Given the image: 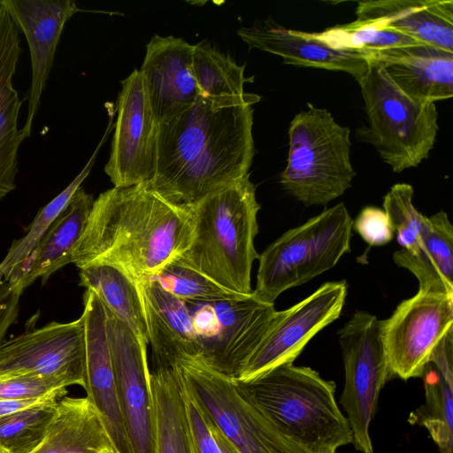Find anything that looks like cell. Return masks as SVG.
<instances>
[{
  "mask_svg": "<svg viewBox=\"0 0 453 453\" xmlns=\"http://www.w3.org/2000/svg\"><path fill=\"white\" fill-rule=\"evenodd\" d=\"M194 45L155 35L139 70L157 125L190 107L199 96L192 64Z\"/></svg>",
  "mask_w": 453,
  "mask_h": 453,
  "instance_id": "obj_18",
  "label": "cell"
},
{
  "mask_svg": "<svg viewBox=\"0 0 453 453\" xmlns=\"http://www.w3.org/2000/svg\"><path fill=\"white\" fill-rule=\"evenodd\" d=\"M21 294L20 289L7 280L0 289V343L4 342L9 327L18 317Z\"/></svg>",
  "mask_w": 453,
  "mask_h": 453,
  "instance_id": "obj_39",
  "label": "cell"
},
{
  "mask_svg": "<svg viewBox=\"0 0 453 453\" xmlns=\"http://www.w3.org/2000/svg\"><path fill=\"white\" fill-rule=\"evenodd\" d=\"M237 35L250 50L256 48L277 55L286 65L344 72L357 81L366 73L373 54L334 48L318 33L286 28L271 17L239 28Z\"/></svg>",
  "mask_w": 453,
  "mask_h": 453,
  "instance_id": "obj_19",
  "label": "cell"
},
{
  "mask_svg": "<svg viewBox=\"0 0 453 453\" xmlns=\"http://www.w3.org/2000/svg\"><path fill=\"white\" fill-rule=\"evenodd\" d=\"M93 196L81 187L51 224L36 247L7 280L21 291L35 280L44 283L59 268L72 263L73 250L87 225Z\"/></svg>",
  "mask_w": 453,
  "mask_h": 453,
  "instance_id": "obj_23",
  "label": "cell"
},
{
  "mask_svg": "<svg viewBox=\"0 0 453 453\" xmlns=\"http://www.w3.org/2000/svg\"><path fill=\"white\" fill-rule=\"evenodd\" d=\"M207 422L211 433L214 437L216 442L218 443L221 450V453H239L235 449V448L222 435V434L208 419Z\"/></svg>",
  "mask_w": 453,
  "mask_h": 453,
  "instance_id": "obj_41",
  "label": "cell"
},
{
  "mask_svg": "<svg viewBox=\"0 0 453 453\" xmlns=\"http://www.w3.org/2000/svg\"><path fill=\"white\" fill-rule=\"evenodd\" d=\"M18 27L0 4V200L15 189L21 142L18 118L22 104L12 84L20 55Z\"/></svg>",
  "mask_w": 453,
  "mask_h": 453,
  "instance_id": "obj_24",
  "label": "cell"
},
{
  "mask_svg": "<svg viewBox=\"0 0 453 453\" xmlns=\"http://www.w3.org/2000/svg\"><path fill=\"white\" fill-rule=\"evenodd\" d=\"M453 328V296L418 291L381 320V336L393 377H421L430 356Z\"/></svg>",
  "mask_w": 453,
  "mask_h": 453,
  "instance_id": "obj_11",
  "label": "cell"
},
{
  "mask_svg": "<svg viewBox=\"0 0 453 453\" xmlns=\"http://www.w3.org/2000/svg\"><path fill=\"white\" fill-rule=\"evenodd\" d=\"M184 302L197 337L198 358L234 380L281 313L252 293L237 299Z\"/></svg>",
  "mask_w": 453,
  "mask_h": 453,
  "instance_id": "obj_9",
  "label": "cell"
},
{
  "mask_svg": "<svg viewBox=\"0 0 453 453\" xmlns=\"http://www.w3.org/2000/svg\"><path fill=\"white\" fill-rule=\"evenodd\" d=\"M80 286L93 291L144 344L148 327L140 283L127 270L110 262H96L80 268Z\"/></svg>",
  "mask_w": 453,
  "mask_h": 453,
  "instance_id": "obj_28",
  "label": "cell"
},
{
  "mask_svg": "<svg viewBox=\"0 0 453 453\" xmlns=\"http://www.w3.org/2000/svg\"><path fill=\"white\" fill-rule=\"evenodd\" d=\"M173 366L185 392L239 453H304L276 431L234 378L199 358Z\"/></svg>",
  "mask_w": 453,
  "mask_h": 453,
  "instance_id": "obj_8",
  "label": "cell"
},
{
  "mask_svg": "<svg viewBox=\"0 0 453 453\" xmlns=\"http://www.w3.org/2000/svg\"><path fill=\"white\" fill-rule=\"evenodd\" d=\"M411 185L397 183L391 187L383 199L387 213L402 249L413 251L423 242L430 227L428 217L420 213L413 204Z\"/></svg>",
  "mask_w": 453,
  "mask_h": 453,
  "instance_id": "obj_35",
  "label": "cell"
},
{
  "mask_svg": "<svg viewBox=\"0 0 453 453\" xmlns=\"http://www.w3.org/2000/svg\"><path fill=\"white\" fill-rule=\"evenodd\" d=\"M154 453H192L181 385L173 365L150 370Z\"/></svg>",
  "mask_w": 453,
  "mask_h": 453,
  "instance_id": "obj_29",
  "label": "cell"
},
{
  "mask_svg": "<svg viewBox=\"0 0 453 453\" xmlns=\"http://www.w3.org/2000/svg\"><path fill=\"white\" fill-rule=\"evenodd\" d=\"M35 374L65 387L85 388V339L81 317L46 326L0 343V379Z\"/></svg>",
  "mask_w": 453,
  "mask_h": 453,
  "instance_id": "obj_12",
  "label": "cell"
},
{
  "mask_svg": "<svg viewBox=\"0 0 453 453\" xmlns=\"http://www.w3.org/2000/svg\"><path fill=\"white\" fill-rule=\"evenodd\" d=\"M334 453H338V452H334Z\"/></svg>",
  "mask_w": 453,
  "mask_h": 453,
  "instance_id": "obj_43",
  "label": "cell"
},
{
  "mask_svg": "<svg viewBox=\"0 0 453 453\" xmlns=\"http://www.w3.org/2000/svg\"><path fill=\"white\" fill-rule=\"evenodd\" d=\"M358 21H374L418 42L453 52L452 0H368L358 2Z\"/></svg>",
  "mask_w": 453,
  "mask_h": 453,
  "instance_id": "obj_21",
  "label": "cell"
},
{
  "mask_svg": "<svg viewBox=\"0 0 453 453\" xmlns=\"http://www.w3.org/2000/svg\"><path fill=\"white\" fill-rule=\"evenodd\" d=\"M181 388L192 453H221L203 412L182 386Z\"/></svg>",
  "mask_w": 453,
  "mask_h": 453,
  "instance_id": "obj_38",
  "label": "cell"
},
{
  "mask_svg": "<svg viewBox=\"0 0 453 453\" xmlns=\"http://www.w3.org/2000/svg\"><path fill=\"white\" fill-rule=\"evenodd\" d=\"M6 278H7L6 272H5L4 268L3 267V265L0 264V289L3 286V284L4 283V281L6 280Z\"/></svg>",
  "mask_w": 453,
  "mask_h": 453,
  "instance_id": "obj_42",
  "label": "cell"
},
{
  "mask_svg": "<svg viewBox=\"0 0 453 453\" xmlns=\"http://www.w3.org/2000/svg\"><path fill=\"white\" fill-rule=\"evenodd\" d=\"M338 334L345 372L340 403L347 414L355 449L372 453L370 424L380 392L393 377L382 341L381 320L357 311Z\"/></svg>",
  "mask_w": 453,
  "mask_h": 453,
  "instance_id": "obj_10",
  "label": "cell"
},
{
  "mask_svg": "<svg viewBox=\"0 0 453 453\" xmlns=\"http://www.w3.org/2000/svg\"><path fill=\"white\" fill-rule=\"evenodd\" d=\"M187 208L192 237L178 258L230 291L251 294L260 204L250 173Z\"/></svg>",
  "mask_w": 453,
  "mask_h": 453,
  "instance_id": "obj_3",
  "label": "cell"
},
{
  "mask_svg": "<svg viewBox=\"0 0 453 453\" xmlns=\"http://www.w3.org/2000/svg\"><path fill=\"white\" fill-rule=\"evenodd\" d=\"M372 58L415 100L435 103L453 96V52L418 42L373 52Z\"/></svg>",
  "mask_w": 453,
  "mask_h": 453,
  "instance_id": "obj_20",
  "label": "cell"
},
{
  "mask_svg": "<svg viewBox=\"0 0 453 453\" xmlns=\"http://www.w3.org/2000/svg\"><path fill=\"white\" fill-rule=\"evenodd\" d=\"M357 82L368 122L357 131V139L371 143L394 173L418 166L427 158L439 130L434 103L407 96L372 58Z\"/></svg>",
  "mask_w": 453,
  "mask_h": 453,
  "instance_id": "obj_6",
  "label": "cell"
},
{
  "mask_svg": "<svg viewBox=\"0 0 453 453\" xmlns=\"http://www.w3.org/2000/svg\"><path fill=\"white\" fill-rule=\"evenodd\" d=\"M238 383L276 431L304 453H334L352 443L335 383L314 369L287 363Z\"/></svg>",
  "mask_w": 453,
  "mask_h": 453,
  "instance_id": "obj_4",
  "label": "cell"
},
{
  "mask_svg": "<svg viewBox=\"0 0 453 453\" xmlns=\"http://www.w3.org/2000/svg\"><path fill=\"white\" fill-rule=\"evenodd\" d=\"M428 219L429 231L421 244L413 251H395L393 260L416 277L418 291L453 296V227L443 211Z\"/></svg>",
  "mask_w": 453,
  "mask_h": 453,
  "instance_id": "obj_27",
  "label": "cell"
},
{
  "mask_svg": "<svg viewBox=\"0 0 453 453\" xmlns=\"http://www.w3.org/2000/svg\"><path fill=\"white\" fill-rule=\"evenodd\" d=\"M347 292L345 280L329 281L281 311L236 380L246 382L276 366L293 363L319 332L340 317Z\"/></svg>",
  "mask_w": 453,
  "mask_h": 453,
  "instance_id": "obj_13",
  "label": "cell"
},
{
  "mask_svg": "<svg viewBox=\"0 0 453 453\" xmlns=\"http://www.w3.org/2000/svg\"><path fill=\"white\" fill-rule=\"evenodd\" d=\"M140 287L156 364L173 365L182 358H198L200 348L185 302L153 279Z\"/></svg>",
  "mask_w": 453,
  "mask_h": 453,
  "instance_id": "obj_22",
  "label": "cell"
},
{
  "mask_svg": "<svg viewBox=\"0 0 453 453\" xmlns=\"http://www.w3.org/2000/svg\"><path fill=\"white\" fill-rule=\"evenodd\" d=\"M58 400L54 398L1 417L0 453L33 452L47 434Z\"/></svg>",
  "mask_w": 453,
  "mask_h": 453,
  "instance_id": "obj_32",
  "label": "cell"
},
{
  "mask_svg": "<svg viewBox=\"0 0 453 453\" xmlns=\"http://www.w3.org/2000/svg\"><path fill=\"white\" fill-rule=\"evenodd\" d=\"M421 377L425 403L409 420L426 428L440 453H453V328L434 349Z\"/></svg>",
  "mask_w": 453,
  "mask_h": 453,
  "instance_id": "obj_25",
  "label": "cell"
},
{
  "mask_svg": "<svg viewBox=\"0 0 453 453\" xmlns=\"http://www.w3.org/2000/svg\"><path fill=\"white\" fill-rule=\"evenodd\" d=\"M352 226L346 206L339 203L285 232L258 257L254 296L274 304L282 292L333 268L350 251Z\"/></svg>",
  "mask_w": 453,
  "mask_h": 453,
  "instance_id": "obj_7",
  "label": "cell"
},
{
  "mask_svg": "<svg viewBox=\"0 0 453 453\" xmlns=\"http://www.w3.org/2000/svg\"><path fill=\"white\" fill-rule=\"evenodd\" d=\"M67 387L59 380L35 374L0 379V400H28L54 395L65 396Z\"/></svg>",
  "mask_w": 453,
  "mask_h": 453,
  "instance_id": "obj_36",
  "label": "cell"
},
{
  "mask_svg": "<svg viewBox=\"0 0 453 453\" xmlns=\"http://www.w3.org/2000/svg\"><path fill=\"white\" fill-rule=\"evenodd\" d=\"M31 453H116L103 418L87 397L64 396L46 436Z\"/></svg>",
  "mask_w": 453,
  "mask_h": 453,
  "instance_id": "obj_26",
  "label": "cell"
},
{
  "mask_svg": "<svg viewBox=\"0 0 453 453\" xmlns=\"http://www.w3.org/2000/svg\"><path fill=\"white\" fill-rule=\"evenodd\" d=\"M192 64L201 96L212 99L244 95V84L254 77H245V65H237L229 56L210 43L194 45Z\"/></svg>",
  "mask_w": 453,
  "mask_h": 453,
  "instance_id": "obj_30",
  "label": "cell"
},
{
  "mask_svg": "<svg viewBox=\"0 0 453 453\" xmlns=\"http://www.w3.org/2000/svg\"><path fill=\"white\" fill-rule=\"evenodd\" d=\"M105 311L117 393L131 451L154 453L147 344L106 308Z\"/></svg>",
  "mask_w": 453,
  "mask_h": 453,
  "instance_id": "obj_15",
  "label": "cell"
},
{
  "mask_svg": "<svg viewBox=\"0 0 453 453\" xmlns=\"http://www.w3.org/2000/svg\"><path fill=\"white\" fill-rule=\"evenodd\" d=\"M151 279L157 280L165 290L183 301L230 300L248 296L221 287L204 274L181 262L178 257L165 265Z\"/></svg>",
  "mask_w": 453,
  "mask_h": 453,
  "instance_id": "obj_34",
  "label": "cell"
},
{
  "mask_svg": "<svg viewBox=\"0 0 453 453\" xmlns=\"http://www.w3.org/2000/svg\"><path fill=\"white\" fill-rule=\"evenodd\" d=\"M64 397L61 395H54L46 398L28 399V400H0V418L24 410L49 400Z\"/></svg>",
  "mask_w": 453,
  "mask_h": 453,
  "instance_id": "obj_40",
  "label": "cell"
},
{
  "mask_svg": "<svg viewBox=\"0 0 453 453\" xmlns=\"http://www.w3.org/2000/svg\"><path fill=\"white\" fill-rule=\"evenodd\" d=\"M27 42L32 66L26 122L21 139L30 136L57 47L66 22L80 12L73 0H0Z\"/></svg>",
  "mask_w": 453,
  "mask_h": 453,
  "instance_id": "obj_16",
  "label": "cell"
},
{
  "mask_svg": "<svg viewBox=\"0 0 453 453\" xmlns=\"http://www.w3.org/2000/svg\"><path fill=\"white\" fill-rule=\"evenodd\" d=\"M104 172L113 187L148 186L156 170L157 123L139 70L121 81Z\"/></svg>",
  "mask_w": 453,
  "mask_h": 453,
  "instance_id": "obj_14",
  "label": "cell"
},
{
  "mask_svg": "<svg viewBox=\"0 0 453 453\" xmlns=\"http://www.w3.org/2000/svg\"><path fill=\"white\" fill-rule=\"evenodd\" d=\"M318 34L334 48L372 53L421 42L374 21L354 20L349 24L329 27Z\"/></svg>",
  "mask_w": 453,
  "mask_h": 453,
  "instance_id": "obj_33",
  "label": "cell"
},
{
  "mask_svg": "<svg viewBox=\"0 0 453 453\" xmlns=\"http://www.w3.org/2000/svg\"><path fill=\"white\" fill-rule=\"evenodd\" d=\"M352 228L371 246H382L394 237V230L383 209L365 207L353 221Z\"/></svg>",
  "mask_w": 453,
  "mask_h": 453,
  "instance_id": "obj_37",
  "label": "cell"
},
{
  "mask_svg": "<svg viewBox=\"0 0 453 453\" xmlns=\"http://www.w3.org/2000/svg\"><path fill=\"white\" fill-rule=\"evenodd\" d=\"M81 317L84 326L87 397L100 412L116 453H132L117 393L105 308L89 289L83 296Z\"/></svg>",
  "mask_w": 453,
  "mask_h": 453,
  "instance_id": "obj_17",
  "label": "cell"
},
{
  "mask_svg": "<svg viewBox=\"0 0 453 453\" xmlns=\"http://www.w3.org/2000/svg\"><path fill=\"white\" fill-rule=\"evenodd\" d=\"M112 127V118H110L104 137L81 173L63 191L39 211L34 221L29 226L26 235L13 242L6 257L0 263L6 272V280L10 274L29 256L51 224L69 204L75 192L81 188V183L89 174L96 155Z\"/></svg>",
  "mask_w": 453,
  "mask_h": 453,
  "instance_id": "obj_31",
  "label": "cell"
},
{
  "mask_svg": "<svg viewBox=\"0 0 453 453\" xmlns=\"http://www.w3.org/2000/svg\"><path fill=\"white\" fill-rule=\"evenodd\" d=\"M191 237L187 207L145 186L113 187L94 200L72 263L79 269L96 262L116 264L142 283L180 256Z\"/></svg>",
  "mask_w": 453,
  "mask_h": 453,
  "instance_id": "obj_2",
  "label": "cell"
},
{
  "mask_svg": "<svg viewBox=\"0 0 453 453\" xmlns=\"http://www.w3.org/2000/svg\"><path fill=\"white\" fill-rule=\"evenodd\" d=\"M288 128L287 165L282 188L305 206L326 205L351 187L350 130L324 108L308 104Z\"/></svg>",
  "mask_w": 453,
  "mask_h": 453,
  "instance_id": "obj_5",
  "label": "cell"
},
{
  "mask_svg": "<svg viewBox=\"0 0 453 453\" xmlns=\"http://www.w3.org/2000/svg\"><path fill=\"white\" fill-rule=\"evenodd\" d=\"M260 96H199L157 126L156 170L147 189L188 207L249 173L255 154L253 105Z\"/></svg>",
  "mask_w": 453,
  "mask_h": 453,
  "instance_id": "obj_1",
  "label": "cell"
}]
</instances>
